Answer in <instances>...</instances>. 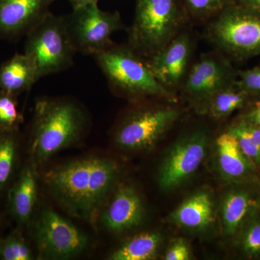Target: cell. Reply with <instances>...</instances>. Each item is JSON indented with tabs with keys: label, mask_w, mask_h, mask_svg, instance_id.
Instances as JSON below:
<instances>
[{
	"label": "cell",
	"mask_w": 260,
	"mask_h": 260,
	"mask_svg": "<svg viewBox=\"0 0 260 260\" xmlns=\"http://www.w3.org/2000/svg\"><path fill=\"white\" fill-rule=\"evenodd\" d=\"M196 41L186 27L160 50L147 58V64L158 83L176 95L192 64Z\"/></svg>",
	"instance_id": "11"
},
{
	"label": "cell",
	"mask_w": 260,
	"mask_h": 260,
	"mask_svg": "<svg viewBox=\"0 0 260 260\" xmlns=\"http://www.w3.org/2000/svg\"><path fill=\"white\" fill-rule=\"evenodd\" d=\"M235 184L226 193L222 205L224 232L232 238L260 208V181Z\"/></svg>",
	"instance_id": "14"
},
{
	"label": "cell",
	"mask_w": 260,
	"mask_h": 260,
	"mask_svg": "<svg viewBox=\"0 0 260 260\" xmlns=\"http://www.w3.org/2000/svg\"><path fill=\"white\" fill-rule=\"evenodd\" d=\"M39 257L68 259L80 254L88 244L87 236L51 208L39 215L34 227Z\"/></svg>",
	"instance_id": "10"
},
{
	"label": "cell",
	"mask_w": 260,
	"mask_h": 260,
	"mask_svg": "<svg viewBox=\"0 0 260 260\" xmlns=\"http://www.w3.org/2000/svg\"><path fill=\"white\" fill-rule=\"evenodd\" d=\"M183 6L190 22L205 23L218 14L236 0H182Z\"/></svg>",
	"instance_id": "24"
},
{
	"label": "cell",
	"mask_w": 260,
	"mask_h": 260,
	"mask_svg": "<svg viewBox=\"0 0 260 260\" xmlns=\"http://www.w3.org/2000/svg\"><path fill=\"white\" fill-rule=\"evenodd\" d=\"M87 124V116L69 98L38 99L34 110L30 147L32 164L47 162L51 156L77 141Z\"/></svg>",
	"instance_id": "2"
},
{
	"label": "cell",
	"mask_w": 260,
	"mask_h": 260,
	"mask_svg": "<svg viewBox=\"0 0 260 260\" xmlns=\"http://www.w3.org/2000/svg\"><path fill=\"white\" fill-rule=\"evenodd\" d=\"M68 1L73 6V9H77V8L85 6V5L98 3L99 0H68Z\"/></svg>",
	"instance_id": "32"
},
{
	"label": "cell",
	"mask_w": 260,
	"mask_h": 260,
	"mask_svg": "<svg viewBox=\"0 0 260 260\" xmlns=\"http://www.w3.org/2000/svg\"><path fill=\"white\" fill-rule=\"evenodd\" d=\"M208 140L205 131L197 130L174 145L159 170L160 188L175 189L198 170L205 158Z\"/></svg>",
	"instance_id": "12"
},
{
	"label": "cell",
	"mask_w": 260,
	"mask_h": 260,
	"mask_svg": "<svg viewBox=\"0 0 260 260\" xmlns=\"http://www.w3.org/2000/svg\"><path fill=\"white\" fill-rule=\"evenodd\" d=\"M25 54L37 68V80L68 69L77 54L67 29L64 16L48 13L26 34Z\"/></svg>",
	"instance_id": "6"
},
{
	"label": "cell",
	"mask_w": 260,
	"mask_h": 260,
	"mask_svg": "<svg viewBox=\"0 0 260 260\" xmlns=\"http://www.w3.org/2000/svg\"><path fill=\"white\" fill-rule=\"evenodd\" d=\"M17 132L0 131V192L9 182L18 155Z\"/></svg>",
	"instance_id": "23"
},
{
	"label": "cell",
	"mask_w": 260,
	"mask_h": 260,
	"mask_svg": "<svg viewBox=\"0 0 260 260\" xmlns=\"http://www.w3.org/2000/svg\"><path fill=\"white\" fill-rule=\"evenodd\" d=\"M55 0H0V38L15 40L25 35L50 13Z\"/></svg>",
	"instance_id": "13"
},
{
	"label": "cell",
	"mask_w": 260,
	"mask_h": 260,
	"mask_svg": "<svg viewBox=\"0 0 260 260\" xmlns=\"http://www.w3.org/2000/svg\"><path fill=\"white\" fill-rule=\"evenodd\" d=\"M37 167L28 164L22 169L8 194V204L13 218L20 223L31 217L37 199Z\"/></svg>",
	"instance_id": "17"
},
{
	"label": "cell",
	"mask_w": 260,
	"mask_h": 260,
	"mask_svg": "<svg viewBox=\"0 0 260 260\" xmlns=\"http://www.w3.org/2000/svg\"><path fill=\"white\" fill-rule=\"evenodd\" d=\"M236 250L243 257L260 259V208L234 237Z\"/></svg>",
	"instance_id": "22"
},
{
	"label": "cell",
	"mask_w": 260,
	"mask_h": 260,
	"mask_svg": "<svg viewBox=\"0 0 260 260\" xmlns=\"http://www.w3.org/2000/svg\"><path fill=\"white\" fill-rule=\"evenodd\" d=\"M32 253L21 233L14 231L2 239L1 259L30 260Z\"/></svg>",
	"instance_id": "26"
},
{
	"label": "cell",
	"mask_w": 260,
	"mask_h": 260,
	"mask_svg": "<svg viewBox=\"0 0 260 260\" xmlns=\"http://www.w3.org/2000/svg\"><path fill=\"white\" fill-rule=\"evenodd\" d=\"M161 244L158 233H143L135 236L109 256L112 260H150L156 257Z\"/></svg>",
	"instance_id": "21"
},
{
	"label": "cell",
	"mask_w": 260,
	"mask_h": 260,
	"mask_svg": "<svg viewBox=\"0 0 260 260\" xmlns=\"http://www.w3.org/2000/svg\"><path fill=\"white\" fill-rule=\"evenodd\" d=\"M114 93L130 99L156 98L177 102L158 83L146 59L127 45L112 42L93 56Z\"/></svg>",
	"instance_id": "3"
},
{
	"label": "cell",
	"mask_w": 260,
	"mask_h": 260,
	"mask_svg": "<svg viewBox=\"0 0 260 260\" xmlns=\"http://www.w3.org/2000/svg\"><path fill=\"white\" fill-rule=\"evenodd\" d=\"M118 173V164L112 159L88 156L51 169L44 182L70 215L94 223Z\"/></svg>",
	"instance_id": "1"
},
{
	"label": "cell",
	"mask_w": 260,
	"mask_h": 260,
	"mask_svg": "<svg viewBox=\"0 0 260 260\" xmlns=\"http://www.w3.org/2000/svg\"><path fill=\"white\" fill-rule=\"evenodd\" d=\"M227 129L235 135L242 151L260 171V145L246 133L239 118L237 117Z\"/></svg>",
	"instance_id": "27"
},
{
	"label": "cell",
	"mask_w": 260,
	"mask_h": 260,
	"mask_svg": "<svg viewBox=\"0 0 260 260\" xmlns=\"http://www.w3.org/2000/svg\"><path fill=\"white\" fill-rule=\"evenodd\" d=\"M237 80L232 61L214 50L203 53L192 63L180 90L189 102L205 111L215 94Z\"/></svg>",
	"instance_id": "9"
},
{
	"label": "cell",
	"mask_w": 260,
	"mask_h": 260,
	"mask_svg": "<svg viewBox=\"0 0 260 260\" xmlns=\"http://www.w3.org/2000/svg\"><path fill=\"white\" fill-rule=\"evenodd\" d=\"M174 222L186 229L203 230L213 220V203L208 193L201 191L185 200L172 216Z\"/></svg>",
	"instance_id": "19"
},
{
	"label": "cell",
	"mask_w": 260,
	"mask_h": 260,
	"mask_svg": "<svg viewBox=\"0 0 260 260\" xmlns=\"http://www.w3.org/2000/svg\"><path fill=\"white\" fill-rule=\"evenodd\" d=\"M251 99L252 98L241 86L237 80L215 94L205 111L214 119H225L233 113L242 110Z\"/></svg>",
	"instance_id": "20"
},
{
	"label": "cell",
	"mask_w": 260,
	"mask_h": 260,
	"mask_svg": "<svg viewBox=\"0 0 260 260\" xmlns=\"http://www.w3.org/2000/svg\"><path fill=\"white\" fill-rule=\"evenodd\" d=\"M238 81L252 99H260V64L251 69L238 70Z\"/></svg>",
	"instance_id": "28"
},
{
	"label": "cell",
	"mask_w": 260,
	"mask_h": 260,
	"mask_svg": "<svg viewBox=\"0 0 260 260\" xmlns=\"http://www.w3.org/2000/svg\"><path fill=\"white\" fill-rule=\"evenodd\" d=\"M204 37L232 61L260 56V12L229 5L207 22Z\"/></svg>",
	"instance_id": "5"
},
{
	"label": "cell",
	"mask_w": 260,
	"mask_h": 260,
	"mask_svg": "<svg viewBox=\"0 0 260 260\" xmlns=\"http://www.w3.org/2000/svg\"><path fill=\"white\" fill-rule=\"evenodd\" d=\"M190 20L179 0H136L127 45L145 59L165 47Z\"/></svg>",
	"instance_id": "4"
},
{
	"label": "cell",
	"mask_w": 260,
	"mask_h": 260,
	"mask_svg": "<svg viewBox=\"0 0 260 260\" xmlns=\"http://www.w3.org/2000/svg\"><path fill=\"white\" fill-rule=\"evenodd\" d=\"M259 201H260V197H259Z\"/></svg>",
	"instance_id": "34"
},
{
	"label": "cell",
	"mask_w": 260,
	"mask_h": 260,
	"mask_svg": "<svg viewBox=\"0 0 260 260\" xmlns=\"http://www.w3.org/2000/svg\"><path fill=\"white\" fill-rule=\"evenodd\" d=\"M1 243L2 239H0V259H1Z\"/></svg>",
	"instance_id": "33"
},
{
	"label": "cell",
	"mask_w": 260,
	"mask_h": 260,
	"mask_svg": "<svg viewBox=\"0 0 260 260\" xmlns=\"http://www.w3.org/2000/svg\"><path fill=\"white\" fill-rule=\"evenodd\" d=\"M23 121V116L18 111L17 97L0 90V131H18Z\"/></svg>",
	"instance_id": "25"
},
{
	"label": "cell",
	"mask_w": 260,
	"mask_h": 260,
	"mask_svg": "<svg viewBox=\"0 0 260 260\" xmlns=\"http://www.w3.org/2000/svg\"><path fill=\"white\" fill-rule=\"evenodd\" d=\"M166 260H187L190 259V251L185 242L177 241L167 251Z\"/></svg>",
	"instance_id": "30"
},
{
	"label": "cell",
	"mask_w": 260,
	"mask_h": 260,
	"mask_svg": "<svg viewBox=\"0 0 260 260\" xmlns=\"http://www.w3.org/2000/svg\"><path fill=\"white\" fill-rule=\"evenodd\" d=\"M180 115L178 108L169 104L135 109L118 126L116 144L126 150L150 148L175 124Z\"/></svg>",
	"instance_id": "8"
},
{
	"label": "cell",
	"mask_w": 260,
	"mask_h": 260,
	"mask_svg": "<svg viewBox=\"0 0 260 260\" xmlns=\"http://www.w3.org/2000/svg\"><path fill=\"white\" fill-rule=\"evenodd\" d=\"M237 5L260 12V0H236Z\"/></svg>",
	"instance_id": "31"
},
{
	"label": "cell",
	"mask_w": 260,
	"mask_h": 260,
	"mask_svg": "<svg viewBox=\"0 0 260 260\" xmlns=\"http://www.w3.org/2000/svg\"><path fill=\"white\" fill-rule=\"evenodd\" d=\"M37 80V68L31 56L16 54L0 66V90L18 97L28 91Z\"/></svg>",
	"instance_id": "18"
},
{
	"label": "cell",
	"mask_w": 260,
	"mask_h": 260,
	"mask_svg": "<svg viewBox=\"0 0 260 260\" xmlns=\"http://www.w3.org/2000/svg\"><path fill=\"white\" fill-rule=\"evenodd\" d=\"M239 117L260 128V99H252L239 114Z\"/></svg>",
	"instance_id": "29"
},
{
	"label": "cell",
	"mask_w": 260,
	"mask_h": 260,
	"mask_svg": "<svg viewBox=\"0 0 260 260\" xmlns=\"http://www.w3.org/2000/svg\"><path fill=\"white\" fill-rule=\"evenodd\" d=\"M220 172L234 183L260 181V171L242 151L235 135L227 129L216 139Z\"/></svg>",
	"instance_id": "15"
},
{
	"label": "cell",
	"mask_w": 260,
	"mask_h": 260,
	"mask_svg": "<svg viewBox=\"0 0 260 260\" xmlns=\"http://www.w3.org/2000/svg\"><path fill=\"white\" fill-rule=\"evenodd\" d=\"M144 216V208L138 191L133 186L119 187L104 210L102 221L109 231L123 232L138 226Z\"/></svg>",
	"instance_id": "16"
},
{
	"label": "cell",
	"mask_w": 260,
	"mask_h": 260,
	"mask_svg": "<svg viewBox=\"0 0 260 260\" xmlns=\"http://www.w3.org/2000/svg\"><path fill=\"white\" fill-rule=\"evenodd\" d=\"M67 29L77 53L93 56L112 42L114 32L125 28L118 11H103L93 3L64 15Z\"/></svg>",
	"instance_id": "7"
}]
</instances>
